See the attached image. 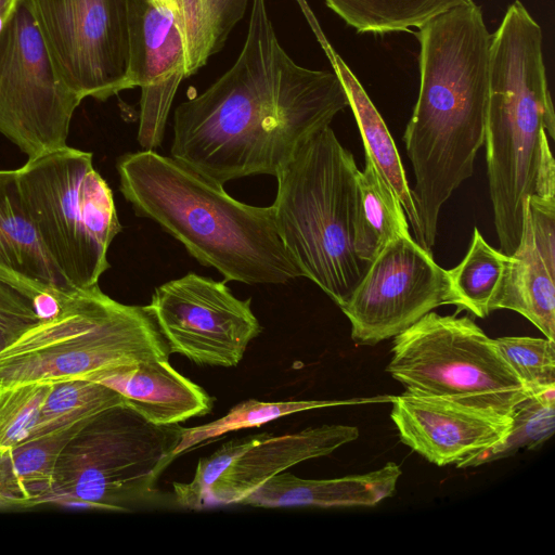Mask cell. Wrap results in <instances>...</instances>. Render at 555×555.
Instances as JSON below:
<instances>
[{
	"label": "cell",
	"instance_id": "obj_1",
	"mask_svg": "<svg viewBox=\"0 0 555 555\" xmlns=\"http://www.w3.org/2000/svg\"><path fill=\"white\" fill-rule=\"evenodd\" d=\"M346 107L337 74L293 61L279 42L266 0H253L235 63L176 108L171 157L221 185L254 175L276 177Z\"/></svg>",
	"mask_w": 555,
	"mask_h": 555
},
{
	"label": "cell",
	"instance_id": "obj_32",
	"mask_svg": "<svg viewBox=\"0 0 555 555\" xmlns=\"http://www.w3.org/2000/svg\"><path fill=\"white\" fill-rule=\"evenodd\" d=\"M154 4L158 7H165L171 10H176V2L175 0H151Z\"/></svg>",
	"mask_w": 555,
	"mask_h": 555
},
{
	"label": "cell",
	"instance_id": "obj_19",
	"mask_svg": "<svg viewBox=\"0 0 555 555\" xmlns=\"http://www.w3.org/2000/svg\"><path fill=\"white\" fill-rule=\"evenodd\" d=\"M96 383L119 392L128 406L155 425L179 424L212 409L211 397L169 360L120 366Z\"/></svg>",
	"mask_w": 555,
	"mask_h": 555
},
{
	"label": "cell",
	"instance_id": "obj_33",
	"mask_svg": "<svg viewBox=\"0 0 555 555\" xmlns=\"http://www.w3.org/2000/svg\"><path fill=\"white\" fill-rule=\"evenodd\" d=\"M179 0H175V2L177 3Z\"/></svg>",
	"mask_w": 555,
	"mask_h": 555
},
{
	"label": "cell",
	"instance_id": "obj_22",
	"mask_svg": "<svg viewBox=\"0 0 555 555\" xmlns=\"http://www.w3.org/2000/svg\"><path fill=\"white\" fill-rule=\"evenodd\" d=\"M334 72L339 77L358 124L367 156L399 199L415 235L418 231L417 215L400 155L393 139L366 91L338 53L320 39Z\"/></svg>",
	"mask_w": 555,
	"mask_h": 555
},
{
	"label": "cell",
	"instance_id": "obj_4",
	"mask_svg": "<svg viewBox=\"0 0 555 555\" xmlns=\"http://www.w3.org/2000/svg\"><path fill=\"white\" fill-rule=\"evenodd\" d=\"M555 120L542 53V30L519 1L491 34L486 160L500 250L511 256L522 231V207L534 191L544 132Z\"/></svg>",
	"mask_w": 555,
	"mask_h": 555
},
{
	"label": "cell",
	"instance_id": "obj_7",
	"mask_svg": "<svg viewBox=\"0 0 555 555\" xmlns=\"http://www.w3.org/2000/svg\"><path fill=\"white\" fill-rule=\"evenodd\" d=\"M15 170L28 212L62 275L78 289L99 284L121 224L92 153L67 145Z\"/></svg>",
	"mask_w": 555,
	"mask_h": 555
},
{
	"label": "cell",
	"instance_id": "obj_23",
	"mask_svg": "<svg viewBox=\"0 0 555 555\" xmlns=\"http://www.w3.org/2000/svg\"><path fill=\"white\" fill-rule=\"evenodd\" d=\"M86 423L42 440L0 449V507L48 503L57 459Z\"/></svg>",
	"mask_w": 555,
	"mask_h": 555
},
{
	"label": "cell",
	"instance_id": "obj_24",
	"mask_svg": "<svg viewBox=\"0 0 555 555\" xmlns=\"http://www.w3.org/2000/svg\"><path fill=\"white\" fill-rule=\"evenodd\" d=\"M405 212L372 160L357 175L353 246L357 257L369 263L392 240L409 236Z\"/></svg>",
	"mask_w": 555,
	"mask_h": 555
},
{
	"label": "cell",
	"instance_id": "obj_26",
	"mask_svg": "<svg viewBox=\"0 0 555 555\" xmlns=\"http://www.w3.org/2000/svg\"><path fill=\"white\" fill-rule=\"evenodd\" d=\"M391 398L392 396H382L346 400H292L274 402L247 399L231 408L225 415L214 422L195 427H183L180 441L173 454L176 457L180 456L193 448H197L206 441L230 431L259 427L289 414L338 405L390 402Z\"/></svg>",
	"mask_w": 555,
	"mask_h": 555
},
{
	"label": "cell",
	"instance_id": "obj_6",
	"mask_svg": "<svg viewBox=\"0 0 555 555\" xmlns=\"http://www.w3.org/2000/svg\"><path fill=\"white\" fill-rule=\"evenodd\" d=\"M169 354L146 306L121 304L96 284L67 295L53 315L0 349V383L98 382Z\"/></svg>",
	"mask_w": 555,
	"mask_h": 555
},
{
	"label": "cell",
	"instance_id": "obj_10",
	"mask_svg": "<svg viewBox=\"0 0 555 555\" xmlns=\"http://www.w3.org/2000/svg\"><path fill=\"white\" fill-rule=\"evenodd\" d=\"M82 100L57 76L26 0L0 28V132L28 158L67 146Z\"/></svg>",
	"mask_w": 555,
	"mask_h": 555
},
{
	"label": "cell",
	"instance_id": "obj_5",
	"mask_svg": "<svg viewBox=\"0 0 555 555\" xmlns=\"http://www.w3.org/2000/svg\"><path fill=\"white\" fill-rule=\"evenodd\" d=\"M358 167L328 126L308 140L276 175L271 205L276 231L300 276L339 308L369 263L353 246Z\"/></svg>",
	"mask_w": 555,
	"mask_h": 555
},
{
	"label": "cell",
	"instance_id": "obj_8",
	"mask_svg": "<svg viewBox=\"0 0 555 555\" xmlns=\"http://www.w3.org/2000/svg\"><path fill=\"white\" fill-rule=\"evenodd\" d=\"M182 428L150 423L127 404L102 411L61 452L48 503L128 511L151 501Z\"/></svg>",
	"mask_w": 555,
	"mask_h": 555
},
{
	"label": "cell",
	"instance_id": "obj_11",
	"mask_svg": "<svg viewBox=\"0 0 555 555\" xmlns=\"http://www.w3.org/2000/svg\"><path fill=\"white\" fill-rule=\"evenodd\" d=\"M52 65L81 100L131 89L129 0H26Z\"/></svg>",
	"mask_w": 555,
	"mask_h": 555
},
{
	"label": "cell",
	"instance_id": "obj_13",
	"mask_svg": "<svg viewBox=\"0 0 555 555\" xmlns=\"http://www.w3.org/2000/svg\"><path fill=\"white\" fill-rule=\"evenodd\" d=\"M146 308L169 352L198 365L236 366L261 332L250 299L192 272L156 287Z\"/></svg>",
	"mask_w": 555,
	"mask_h": 555
},
{
	"label": "cell",
	"instance_id": "obj_18",
	"mask_svg": "<svg viewBox=\"0 0 555 555\" xmlns=\"http://www.w3.org/2000/svg\"><path fill=\"white\" fill-rule=\"evenodd\" d=\"M0 281L29 297L64 298L76 289L48 254L23 199L16 170L0 169Z\"/></svg>",
	"mask_w": 555,
	"mask_h": 555
},
{
	"label": "cell",
	"instance_id": "obj_25",
	"mask_svg": "<svg viewBox=\"0 0 555 555\" xmlns=\"http://www.w3.org/2000/svg\"><path fill=\"white\" fill-rule=\"evenodd\" d=\"M249 0H179L173 11L185 57V77L195 74L224 43Z\"/></svg>",
	"mask_w": 555,
	"mask_h": 555
},
{
	"label": "cell",
	"instance_id": "obj_14",
	"mask_svg": "<svg viewBox=\"0 0 555 555\" xmlns=\"http://www.w3.org/2000/svg\"><path fill=\"white\" fill-rule=\"evenodd\" d=\"M358 437L356 426L325 424L280 436L262 433L232 439L199 459L190 481L172 483L176 502L189 509L241 504L271 477L328 455Z\"/></svg>",
	"mask_w": 555,
	"mask_h": 555
},
{
	"label": "cell",
	"instance_id": "obj_15",
	"mask_svg": "<svg viewBox=\"0 0 555 555\" xmlns=\"http://www.w3.org/2000/svg\"><path fill=\"white\" fill-rule=\"evenodd\" d=\"M131 88L141 89L138 142L155 150L164 139L168 114L183 78L184 48L173 10L151 0H129Z\"/></svg>",
	"mask_w": 555,
	"mask_h": 555
},
{
	"label": "cell",
	"instance_id": "obj_27",
	"mask_svg": "<svg viewBox=\"0 0 555 555\" xmlns=\"http://www.w3.org/2000/svg\"><path fill=\"white\" fill-rule=\"evenodd\" d=\"M473 0H325L358 33L386 34L421 27L434 17Z\"/></svg>",
	"mask_w": 555,
	"mask_h": 555
},
{
	"label": "cell",
	"instance_id": "obj_12",
	"mask_svg": "<svg viewBox=\"0 0 555 555\" xmlns=\"http://www.w3.org/2000/svg\"><path fill=\"white\" fill-rule=\"evenodd\" d=\"M456 300L448 270L411 235L390 241L369 262L350 297L340 307L358 345L392 338L425 314Z\"/></svg>",
	"mask_w": 555,
	"mask_h": 555
},
{
	"label": "cell",
	"instance_id": "obj_20",
	"mask_svg": "<svg viewBox=\"0 0 555 555\" xmlns=\"http://www.w3.org/2000/svg\"><path fill=\"white\" fill-rule=\"evenodd\" d=\"M401 474L395 462L365 474L331 479H304L283 472L264 481L241 504L266 508L374 506L393 494Z\"/></svg>",
	"mask_w": 555,
	"mask_h": 555
},
{
	"label": "cell",
	"instance_id": "obj_21",
	"mask_svg": "<svg viewBox=\"0 0 555 555\" xmlns=\"http://www.w3.org/2000/svg\"><path fill=\"white\" fill-rule=\"evenodd\" d=\"M507 309L529 320L555 341V270L537 246L527 197L522 207L519 244L509 256L492 311Z\"/></svg>",
	"mask_w": 555,
	"mask_h": 555
},
{
	"label": "cell",
	"instance_id": "obj_9",
	"mask_svg": "<svg viewBox=\"0 0 555 555\" xmlns=\"http://www.w3.org/2000/svg\"><path fill=\"white\" fill-rule=\"evenodd\" d=\"M386 370L406 391L507 415L531 393L468 317L428 312L395 336Z\"/></svg>",
	"mask_w": 555,
	"mask_h": 555
},
{
	"label": "cell",
	"instance_id": "obj_30",
	"mask_svg": "<svg viewBox=\"0 0 555 555\" xmlns=\"http://www.w3.org/2000/svg\"><path fill=\"white\" fill-rule=\"evenodd\" d=\"M494 340L504 360L531 393L555 387V341L528 336H504Z\"/></svg>",
	"mask_w": 555,
	"mask_h": 555
},
{
	"label": "cell",
	"instance_id": "obj_29",
	"mask_svg": "<svg viewBox=\"0 0 555 555\" xmlns=\"http://www.w3.org/2000/svg\"><path fill=\"white\" fill-rule=\"evenodd\" d=\"M554 429L555 387H551L530 393L518 404L504 441L473 453L455 465L459 468L475 467L507 457L522 448L534 450L552 437Z\"/></svg>",
	"mask_w": 555,
	"mask_h": 555
},
{
	"label": "cell",
	"instance_id": "obj_28",
	"mask_svg": "<svg viewBox=\"0 0 555 555\" xmlns=\"http://www.w3.org/2000/svg\"><path fill=\"white\" fill-rule=\"evenodd\" d=\"M509 256L489 245L477 228L464 259L448 270L457 311L466 310L478 318L492 311Z\"/></svg>",
	"mask_w": 555,
	"mask_h": 555
},
{
	"label": "cell",
	"instance_id": "obj_17",
	"mask_svg": "<svg viewBox=\"0 0 555 555\" xmlns=\"http://www.w3.org/2000/svg\"><path fill=\"white\" fill-rule=\"evenodd\" d=\"M120 404L119 392L96 382L0 383V449L64 433Z\"/></svg>",
	"mask_w": 555,
	"mask_h": 555
},
{
	"label": "cell",
	"instance_id": "obj_3",
	"mask_svg": "<svg viewBox=\"0 0 555 555\" xmlns=\"http://www.w3.org/2000/svg\"><path fill=\"white\" fill-rule=\"evenodd\" d=\"M116 167L119 190L135 215L159 224L224 281L284 284L300 278L271 206L238 202L223 185L154 150L124 154Z\"/></svg>",
	"mask_w": 555,
	"mask_h": 555
},
{
	"label": "cell",
	"instance_id": "obj_16",
	"mask_svg": "<svg viewBox=\"0 0 555 555\" xmlns=\"http://www.w3.org/2000/svg\"><path fill=\"white\" fill-rule=\"evenodd\" d=\"M390 402L400 440L438 466L504 441L512 427L513 415L439 397L405 390Z\"/></svg>",
	"mask_w": 555,
	"mask_h": 555
},
{
	"label": "cell",
	"instance_id": "obj_2",
	"mask_svg": "<svg viewBox=\"0 0 555 555\" xmlns=\"http://www.w3.org/2000/svg\"><path fill=\"white\" fill-rule=\"evenodd\" d=\"M416 37L420 92L403 140L415 179L416 241L430 250L442 206L472 177L485 143L491 34L472 1L422 25Z\"/></svg>",
	"mask_w": 555,
	"mask_h": 555
},
{
	"label": "cell",
	"instance_id": "obj_31",
	"mask_svg": "<svg viewBox=\"0 0 555 555\" xmlns=\"http://www.w3.org/2000/svg\"><path fill=\"white\" fill-rule=\"evenodd\" d=\"M40 320L29 297L0 281V349Z\"/></svg>",
	"mask_w": 555,
	"mask_h": 555
}]
</instances>
